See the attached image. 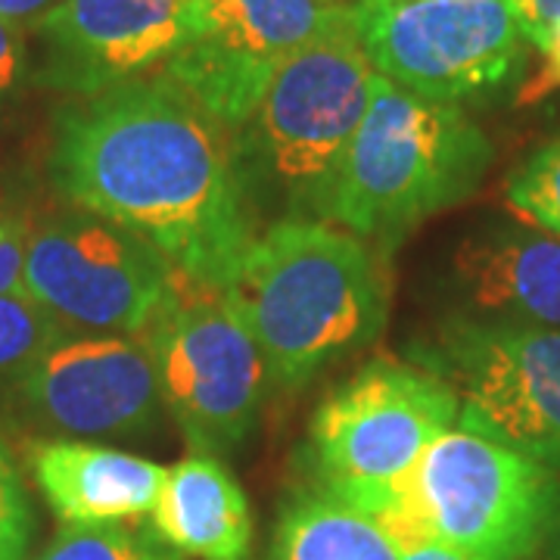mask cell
I'll use <instances>...</instances> for the list:
<instances>
[{
	"instance_id": "23",
	"label": "cell",
	"mask_w": 560,
	"mask_h": 560,
	"mask_svg": "<svg viewBox=\"0 0 560 560\" xmlns=\"http://www.w3.org/2000/svg\"><path fill=\"white\" fill-rule=\"evenodd\" d=\"M541 66L523 81L517 91V103L521 106H533V103L545 101L548 94L560 91V22L548 32V38L541 40Z\"/></svg>"
},
{
	"instance_id": "17",
	"label": "cell",
	"mask_w": 560,
	"mask_h": 560,
	"mask_svg": "<svg viewBox=\"0 0 560 560\" xmlns=\"http://www.w3.org/2000/svg\"><path fill=\"white\" fill-rule=\"evenodd\" d=\"M271 560H399V548L381 523L318 486L283 504Z\"/></svg>"
},
{
	"instance_id": "28",
	"label": "cell",
	"mask_w": 560,
	"mask_h": 560,
	"mask_svg": "<svg viewBox=\"0 0 560 560\" xmlns=\"http://www.w3.org/2000/svg\"><path fill=\"white\" fill-rule=\"evenodd\" d=\"M541 551H545V560H560V511L558 517H555V526H551V533H548Z\"/></svg>"
},
{
	"instance_id": "12",
	"label": "cell",
	"mask_w": 560,
	"mask_h": 560,
	"mask_svg": "<svg viewBox=\"0 0 560 560\" xmlns=\"http://www.w3.org/2000/svg\"><path fill=\"white\" fill-rule=\"evenodd\" d=\"M209 0H60L32 28L44 40L38 81L75 97L165 66L206 28Z\"/></svg>"
},
{
	"instance_id": "9",
	"label": "cell",
	"mask_w": 560,
	"mask_h": 560,
	"mask_svg": "<svg viewBox=\"0 0 560 560\" xmlns=\"http://www.w3.org/2000/svg\"><path fill=\"white\" fill-rule=\"evenodd\" d=\"M175 278L156 246L75 206L28 224L22 293L69 330L138 337Z\"/></svg>"
},
{
	"instance_id": "15",
	"label": "cell",
	"mask_w": 560,
	"mask_h": 560,
	"mask_svg": "<svg viewBox=\"0 0 560 560\" xmlns=\"http://www.w3.org/2000/svg\"><path fill=\"white\" fill-rule=\"evenodd\" d=\"M28 467L62 526L138 521L153 514L165 482L156 460L81 440L35 442Z\"/></svg>"
},
{
	"instance_id": "1",
	"label": "cell",
	"mask_w": 560,
	"mask_h": 560,
	"mask_svg": "<svg viewBox=\"0 0 560 560\" xmlns=\"http://www.w3.org/2000/svg\"><path fill=\"white\" fill-rule=\"evenodd\" d=\"M50 180L75 209L138 234L206 287L224 290L259 237L237 135L162 72L66 103Z\"/></svg>"
},
{
	"instance_id": "13",
	"label": "cell",
	"mask_w": 560,
	"mask_h": 560,
	"mask_svg": "<svg viewBox=\"0 0 560 560\" xmlns=\"http://www.w3.org/2000/svg\"><path fill=\"white\" fill-rule=\"evenodd\" d=\"M16 393L32 415L72 436L143 433L162 405L140 334H66L20 371Z\"/></svg>"
},
{
	"instance_id": "3",
	"label": "cell",
	"mask_w": 560,
	"mask_h": 560,
	"mask_svg": "<svg viewBox=\"0 0 560 560\" xmlns=\"http://www.w3.org/2000/svg\"><path fill=\"white\" fill-rule=\"evenodd\" d=\"M374 79L377 69L361 44L355 13L275 72L237 138L259 221H330L342 162L368 113Z\"/></svg>"
},
{
	"instance_id": "11",
	"label": "cell",
	"mask_w": 560,
	"mask_h": 560,
	"mask_svg": "<svg viewBox=\"0 0 560 560\" xmlns=\"http://www.w3.org/2000/svg\"><path fill=\"white\" fill-rule=\"evenodd\" d=\"M355 7L359 0H209L206 28L162 66V75L241 131L280 66Z\"/></svg>"
},
{
	"instance_id": "19",
	"label": "cell",
	"mask_w": 560,
	"mask_h": 560,
	"mask_svg": "<svg viewBox=\"0 0 560 560\" xmlns=\"http://www.w3.org/2000/svg\"><path fill=\"white\" fill-rule=\"evenodd\" d=\"M504 202L517 219L560 237V138L514 168L504 184Z\"/></svg>"
},
{
	"instance_id": "22",
	"label": "cell",
	"mask_w": 560,
	"mask_h": 560,
	"mask_svg": "<svg viewBox=\"0 0 560 560\" xmlns=\"http://www.w3.org/2000/svg\"><path fill=\"white\" fill-rule=\"evenodd\" d=\"M28 224L0 206V293H22Z\"/></svg>"
},
{
	"instance_id": "24",
	"label": "cell",
	"mask_w": 560,
	"mask_h": 560,
	"mask_svg": "<svg viewBox=\"0 0 560 560\" xmlns=\"http://www.w3.org/2000/svg\"><path fill=\"white\" fill-rule=\"evenodd\" d=\"M28 72L25 32L16 22L0 20V101L10 97Z\"/></svg>"
},
{
	"instance_id": "27",
	"label": "cell",
	"mask_w": 560,
	"mask_h": 560,
	"mask_svg": "<svg viewBox=\"0 0 560 560\" xmlns=\"http://www.w3.org/2000/svg\"><path fill=\"white\" fill-rule=\"evenodd\" d=\"M60 0H0V20L16 22V25H25V22H38L50 7H57Z\"/></svg>"
},
{
	"instance_id": "7",
	"label": "cell",
	"mask_w": 560,
	"mask_h": 560,
	"mask_svg": "<svg viewBox=\"0 0 560 560\" xmlns=\"http://www.w3.org/2000/svg\"><path fill=\"white\" fill-rule=\"evenodd\" d=\"M156 368L162 405L190 445L237 448L259 418L268 368L224 290L180 275L140 334Z\"/></svg>"
},
{
	"instance_id": "6",
	"label": "cell",
	"mask_w": 560,
	"mask_h": 560,
	"mask_svg": "<svg viewBox=\"0 0 560 560\" xmlns=\"http://www.w3.org/2000/svg\"><path fill=\"white\" fill-rule=\"evenodd\" d=\"M458 411L452 386L427 364H364L312 415L308 448L318 486L383 521L423 452L458 423Z\"/></svg>"
},
{
	"instance_id": "10",
	"label": "cell",
	"mask_w": 560,
	"mask_h": 560,
	"mask_svg": "<svg viewBox=\"0 0 560 560\" xmlns=\"http://www.w3.org/2000/svg\"><path fill=\"white\" fill-rule=\"evenodd\" d=\"M361 44L383 79L427 101L464 103L501 91L526 60L514 0L359 3Z\"/></svg>"
},
{
	"instance_id": "8",
	"label": "cell",
	"mask_w": 560,
	"mask_h": 560,
	"mask_svg": "<svg viewBox=\"0 0 560 560\" xmlns=\"http://www.w3.org/2000/svg\"><path fill=\"white\" fill-rule=\"evenodd\" d=\"M423 361L458 396V423L560 470V330L452 315Z\"/></svg>"
},
{
	"instance_id": "25",
	"label": "cell",
	"mask_w": 560,
	"mask_h": 560,
	"mask_svg": "<svg viewBox=\"0 0 560 560\" xmlns=\"http://www.w3.org/2000/svg\"><path fill=\"white\" fill-rule=\"evenodd\" d=\"M514 3H517L526 40L541 47V40L548 38V32L560 22V0H514Z\"/></svg>"
},
{
	"instance_id": "2",
	"label": "cell",
	"mask_w": 560,
	"mask_h": 560,
	"mask_svg": "<svg viewBox=\"0 0 560 560\" xmlns=\"http://www.w3.org/2000/svg\"><path fill=\"white\" fill-rule=\"evenodd\" d=\"M224 296L283 389H300L374 340L389 300L374 249L334 221L268 224L243 253Z\"/></svg>"
},
{
	"instance_id": "5",
	"label": "cell",
	"mask_w": 560,
	"mask_h": 560,
	"mask_svg": "<svg viewBox=\"0 0 560 560\" xmlns=\"http://www.w3.org/2000/svg\"><path fill=\"white\" fill-rule=\"evenodd\" d=\"M558 511L551 467L452 427L423 452L396 511L377 523L389 539L420 536L474 560H533Z\"/></svg>"
},
{
	"instance_id": "21",
	"label": "cell",
	"mask_w": 560,
	"mask_h": 560,
	"mask_svg": "<svg viewBox=\"0 0 560 560\" xmlns=\"http://www.w3.org/2000/svg\"><path fill=\"white\" fill-rule=\"evenodd\" d=\"M32 508L25 499L16 464L0 442V560H22L32 541Z\"/></svg>"
},
{
	"instance_id": "16",
	"label": "cell",
	"mask_w": 560,
	"mask_h": 560,
	"mask_svg": "<svg viewBox=\"0 0 560 560\" xmlns=\"http://www.w3.org/2000/svg\"><path fill=\"white\" fill-rule=\"evenodd\" d=\"M153 529L187 558L243 560L253 541L249 499L221 460L200 452L165 467Z\"/></svg>"
},
{
	"instance_id": "26",
	"label": "cell",
	"mask_w": 560,
	"mask_h": 560,
	"mask_svg": "<svg viewBox=\"0 0 560 560\" xmlns=\"http://www.w3.org/2000/svg\"><path fill=\"white\" fill-rule=\"evenodd\" d=\"M399 548V560H474L460 551H452L440 541L420 539V536H405V539H393Z\"/></svg>"
},
{
	"instance_id": "20",
	"label": "cell",
	"mask_w": 560,
	"mask_h": 560,
	"mask_svg": "<svg viewBox=\"0 0 560 560\" xmlns=\"http://www.w3.org/2000/svg\"><path fill=\"white\" fill-rule=\"evenodd\" d=\"M72 334L25 293H0V371H25L50 346Z\"/></svg>"
},
{
	"instance_id": "4",
	"label": "cell",
	"mask_w": 560,
	"mask_h": 560,
	"mask_svg": "<svg viewBox=\"0 0 560 560\" xmlns=\"http://www.w3.org/2000/svg\"><path fill=\"white\" fill-rule=\"evenodd\" d=\"M489 162L492 143L458 103L427 101L377 72L330 221L393 249L418 224L467 200Z\"/></svg>"
},
{
	"instance_id": "18",
	"label": "cell",
	"mask_w": 560,
	"mask_h": 560,
	"mask_svg": "<svg viewBox=\"0 0 560 560\" xmlns=\"http://www.w3.org/2000/svg\"><path fill=\"white\" fill-rule=\"evenodd\" d=\"M168 541L150 526L97 523L62 526L35 560H180Z\"/></svg>"
},
{
	"instance_id": "29",
	"label": "cell",
	"mask_w": 560,
	"mask_h": 560,
	"mask_svg": "<svg viewBox=\"0 0 560 560\" xmlns=\"http://www.w3.org/2000/svg\"><path fill=\"white\" fill-rule=\"evenodd\" d=\"M359 3H399V0H359Z\"/></svg>"
},
{
	"instance_id": "14",
	"label": "cell",
	"mask_w": 560,
	"mask_h": 560,
	"mask_svg": "<svg viewBox=\"0 0 560 560\" xmlns=\"http://www.w3.org/2000/svg\"><path fill=\"white\" fill-rule=\"evenodd\" d=\"M455 287L467 315L560 330V237L504 224L460 243Z\"/></svg>"
}]
</instances>
